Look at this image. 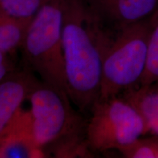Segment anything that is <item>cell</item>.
<instances>
[{
	"instance_id": "6da1fadb",
	"label": "cell",
	"mask_w": 158,
	"mask_h": 158,
	"mask_svg": "<svg viewBox=\"0 0 158 158\" xmlns=\"http://www.w3.org/2000/svg\"><path fill=\"white\" fill-rule=\"evenodd\" d=\"M114 33L99 24L81 0H64L62 27L68 94L82 115L100 98L106 51Z\"/></svg>"
},
{
	"instance_id": "7a4b0ae2",
	"label": "cell",
	"mask_w": 158,
	"mask_h": 158,
	"mask_svg": "<svg viewBox=\"0 0 158 158\" xmlns=\"http://www.w3.org/2000/svg\"><path fill=\"white\" fill-rule=\"evenodd\" d=\"M64 0H48L27 27L21 49L25 68L68 93L62 46Z\"/></svg>"
},
{
	"instance_id": "3957f363",
	"label": "cell",
	"mask_w": 158,
	"mask_h": 158,
	"mask_svg": "<svg viewBox=\"0 0 158 158\" xmlns=\"http://www.w3.org/2000/svg\"><path fill=\"white\" fill-rule=\"evenodd\" d=\"M150 28L151 17L113 35L103 59L99 99L118 96L140 84L147 68Z\"/></svg>"
},
{
	"instance_id": "277c9868",
	"label": "cell",
	"mask_w": 158,
	"mask_h": 158,
	"mask_svg": "<svg viewBox=\"0 0 158 158\" xmlns=\"http://www.w3.org/2000/svg\"><path fill=\"white\" fill-rule=\"evenodd\" d=\"M85 123V138L92 152H120L149 134L143 117L121 95L99 100Z\"/></svg>"
},
{
	"instance_id": "5b68a950",
	"label": "cell",
	"mask_w": 158,
	"mask_h": 158,
	"mask_svg": "<svg viewBox=\"0 0 158 158\" xmlns=\"http://www.w3.org/2000/svg\"><path fill=\"white\" fill-rule=\"evenodd\" d=\"M29 131L35 145L44 149L61 138L85 127L82 114L73 108L64 91L40 80L28 97Z\"/></svg>"
},
{
	"instance_id": "8992f818",
	"label": "cell",
	"mask_w": 158,
	"mask_h": 158,
	"mask_svg": "<svg viewBox=\"0 0 158 158\" xmlns=\"http://www.w3.org/2000/svg\"><path fill=\"white\" fill-rule=\"evenodd\" d=\"M81 1L97 22L112 33L149 19L158 8V0Z\"/></svg>"
},
{
	"instance_id": "52a82bcc",
	"label": "cell",
	"mask_w": 158,
	"mask_h": 158,
	"mask_svg": "<svg viewBox=\"0 0 158 158\" xmlns=\"http://www.w3.org/2000/svg\"><path fill=\"white\" fill-rule=\"evenodd\" d=\"M5 78L0 81V135L21 113V106L40 81L25 67Z\"/></svg>"
},
{
	"instance_id": "ba28073f",
	"label": "cell",
	"mask_w": 158,
	"mask_h": 158,
	"mask_svg": "<svg viewBox=\"0 0 158 158\" xmlns=\"http://www.w3.org/2000/svg\"><path fill=\"white\" fill-rule=\"evenodd\" d=\"M137 109L143 117L148 133L158 137V86L138 85L120 94Z\"/></svg>"
},
{
	"instance_id": "9c48e42d",
	"label": "cell",
	"mask_w": 158,
	"mask_h": 158,
	"mask_svg": "<svg viewBox=\"0 0 158 158\" xmlns=\"http://www.w3.org/2000/svg\"><path fill=\"white\" fill-rule=\"evenodd\" d=\"M31 21L15 19L0 13V51L7 53L21 48Z\"/></svg>"
},
{
	"instance_id": "30bf717a",
	"label": "cell",
	"mask_w": 158,
	"mask_h": 158,
	"mask_svg": "<svg viewBox=\"0 0 158 158\" xmlns=\"http://www.w3.org/2000/svg\"><path fill=\"white\" fill-rule=\"evenodd\" d=\"M158 82V8L151 16V28L148 41V59L143 78L138 85Z\"/></svg>"
},
{
	"instance_id": "8fae6325",
	"label": "cell",
	"mask_w": 158,
	"mask_h": 158,
	"mask_svg": "<svg viewBox=\"0 0 158 158\" xmlns=\"http://www.w3.org/2000/svg\"><path fill=\"white\" fill-rule=\"evenodd\" d=\"M48 0H0V13L13 19L31 21Z\"/></svg>"
},
{
	"instance_id": "7c38bea8",
	"label": "cell",
	"mask_w": 158,
	"mask_h": 158,
	"mask_svg": "<svg viewBox=\"0 0 158 158\" xmlns=\"http://www.w3.org/2000/svg\"><path fill=\"white\" fill-rule=\"evenodd\" d=\"M120 153L126 158H158V137L144 135Z\"/></svg>"
},
{
	"instance_id": "4fadbf2b",
	"label": "cell",
	"mask_w": 158,
	"mask_h": 158,
	"mask_svg": "<svg viewBox=\"0 0 158 158\" xmlns=\"http://www.w3.org/2000/svg\"><path fill=\"white\" fill-rule=\"evenodd\" d=\"M5 54V52L0 51V81H2L7 76V73H8V68L6 64Z\"/></svg>"
},
{
	"instance_id": "5bb4252c",
	"label": "cell",
	"mask_w": 158,
	"mask_h": 158,
	"mask_svg": "<svg viewBox=\"0 0 158 158\" xmlns=\"http://www.w3.org/2000/svg\"><path fill=\"white\" fill-rule=\"evenodd\" d=\"M156 84H157V85L158 86V82H157V83H156Z\"/></svg>"
}]
</instances>
